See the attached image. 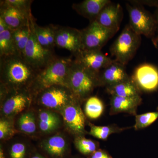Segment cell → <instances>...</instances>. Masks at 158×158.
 I'll list each match as a JSON object with an SVG mask.
<instances>
[{
    "label": "cell",
    "mask_w": 158,
    "mask_h": 158,
    "mask_svg": "<svg viewBox=\"0 0 158 158\" xmlns=\"http://www.w3.org/2000/svg\"><path fill=\"white\" fill-rule=\"evenodd\" d=\"M0 70L5 81L14 87L34 81L38 72L19 54L0 57Z\"/></svg>",
    "instance_id": "1"
},
{
    "label": "cell",
    "mask_w": 158,
    "mask_h": 158,
    "mask_svg": "<svg viewBox=\"0 0 158 158\" xmlns=\"http://www.w3.org/2000/svg\"><path fill=\"white\" fill-rule=\"evenodd\" d=\"M72 61L70 58L56 57L38 71L34 80L36 86L41 90L56 85L68 87L69 73Z\"/></svg>",
    "instance_id": "2"
},
{
    "label": "cell",
    "mask_w": 158,
    "mask_h": 158,
    "mask_svg": "<svg viewBox=\"0 0 158 158\" xmlns=\"http://www.w3.org/2000/svg\"><path fill=\"white\" fill-rule=\"evenodd\" d=\"M98 73L73 60L69 73L67 87L77 98L88 96L98 86Z\"/></svg>",
    "instance_id": "3"
},
{
    "label": "cell",
    "mask_w": 158,
    "mask_h": 158,
    "mask_svg": "<svg viewBox=\"0 0 158 158\" xmlns=\"http://www.w3.org/2000/svg\"><path fill=\"white\" fill-rule=\"evenodd\" d=\"M141 40V36L128 24L111 46L110 52L116 61L126 65L135 55Z\"/></svg>",
    "instance_id": "4"
},
{
    "label": "cell",
    "mask_w": 158,
    "mask_h": 158,
    "mask_svg": "<svg viewBox=\"0 0 158 158\" xmlns=\"http://www.w3.org/2000/svg\"><path fill=\"white\" fill-rule=\"evenodd\" d=\"M131 2V4L126 5L129 17V25L138 35L153 38L156 29V18L142 5Z\"/></svg>",
    "instance_id": "5"
},
{
    "label": "cell",
    "mask_w": 158,
    "mask_h": 158,
    "mask_svg": "<svg viewBox=\"0 0 158 158\" xmlns=\"http://www.w3.org/2000/svg\"><path fill=\"white\" fill-rule=\"evenodd\" d=\"M34 19L31 21V34L23 57L31 66L39 71L48 65L56 57L53 51L44 48L37 40L32 27V21Z\"/></svg>",
    "instance_id": "6"
},
{
    "label": "cell",
    "mask_w": 158,
    "mask_h": 158,
    "mask_svg": "<svg viewBox=\"0 0 158 158\" xmlns=\"http://www.w3.org/2000/svg\"><path fill=\"white\" fill-rule=\"evenodd\" d=\"M81 33L82 50L101 51L103 47L116 34L104 27L96 21L90 23Z\"/></svg>",
    "instance_id": "7"
},
{
    "label": "cell",
    "mask_w": 158,
    "mask_h": 158,
    "mask_svg": "<svg viewBox=\"0 0 158 158\" xmlns=\"http://www.w3.org/2000/svg\"><path fill=\"white\" fill-rule=\"evenodd\" d=\"M56 46L67 50L76 56L83 50L81 30L68 27H56Z\"/></svg>",
    "instance_id": "8"
},
{
    "label": "cell",
    "mask_w": 158,
    "mask_h": 158,
    "mask_svg": "<svg viewBox=\"0 0 158 158\" xmlns=\"http://www.w3.org/2000/svg\"><path fill=\"white\" fill-rule=\"evenodd\" d=\"M131 77L141 91L152 92L158 89V68L155 65L148 63L139 65Z\"/></svg>",
    "instance_id": "9"
},
{
    "label": "cell",
    "mask_w": 158,
    "mask_h": 158,
    "mask_svg": "<svg viewBox=\"0 0 158 158\" xmlns=\"http://www.w3.org/2000/svg\"><path fill=\"white\" fill-rule=\"evenodd\" d=\"M41 93L40 96V102L50 108L65 106L71 98L72 94H73L68 87L62 85H56L44 89Z\"/></svg>",
    "instance_id": "10"
},
{
    "label": "cell",
    "mask_w": 158,
    "mask_h": 158,
    "mask_svg": "<svg viewBox=\"0 0 158 158\" xmlns=\"http://www.w3.org/2000/svg\"><path fill=\"white\" fill-rule=\"evenodd\" d=\"M75 57V61L97 73L113 61L99 50H82Z\"/></svg>",
    "instance_id": "11"
},
{
    "label": "cell",
    "mask_w": 158,
    "mask_h": 158,
    "mask_svg": "<svg viewBox=\"0 0 158 158\" xmlns=\"http://www.w3.org/2000/svg\"><path fill=\"white\" fill-rule=\"evenodd\" d=\"M130 78L126 70L125 65L113 60L99 72L98 86L109 88Z\"/></svg>",
    "instance_id": "12"
},
{
    "label": "cell",
    "mask_w": 158,
    "mask_h": 158,
    "mask_svg": "<svg viewBox=\"0 0 158 158\" xmlns=\"http://www.w3.org/2000/svg\"><path fill=\"white\" fill-rule=\"evenodd\" d=\"M123 17V11L118 3L112 2L102 9L95 21L106 28L117 33Z\"/></svg>",
    "instance_id": "13"
},
{
    "label": "cell",
    "mask_w": 158,
    "mask_h": 158,
    "mask_svg": "<svg viewBox=\"0 0 158 158\" xmlns=\"http://www.w3.org/2000/svg\"><path fill=\"white\" fill-rule=\"evenodd\" d=\"M0 3V18L3 19L11 31L30 23L31 20L28 19L17 9L8 5L4 1H1Z\"/></svg>",
    "instance_id": "14"
},
{
    "label": "cell",
    "mask_w": 158,
    "mask_h": 158,
    "mask_svg": "<svg viewBox=\"0 0 158 158\" xmlns=\"http://www.w3.org/2000/svg\"><path fill=\"white\" fill-rule=\"evenodd\" d=\"M141 102L142 98L140 95L130 98L111 96L110 114L113 115L126 113L136 116L138 106Z\"/></svg>",
    "instance_id": "15"
},
{
    "label": "cell",
    "mask_w": 158,
    "mask_h": 158,
    "mask_svg": "<svg viewBox=\"0 0 158 158\" xmlns=\"http://www.w3.org/2000/svg\"><path fill=\"white\" fill-rule=\"evenodd\" d=\"M111 2L110 0H85L80 3H74L72 5V8L78 14L92 23L95 21L104 7Z\"/></svg>",
    "instance_id": "16"
},
{
    "label": "cell",
    "mask_w": 158,
    "mask_h": 158,
    "mask_svg": "<svg viewBox=\"0 0 158 158\" xmlns=\"http://www.w3.org/2000/svg\"><path fill=\"white\" fill-rule=\"evenodd\" d=\"M63 116L71 130L78 134L85 133V116L78 105L73 104L67 106L63 111Z\"/></svg>",
    "instance_id": "17"
},
{
    "label": "cell",
    "mask_w": 158,
    "mask_h": 158,
    "mask_svg": "<svg viewBox=\"0 0 158 158\" xmlns=\"http://www.w3.org/2000/svg\"><path fill=\"white\" fill-rule=\"evenodd\" d=\"M33 31L37 40L44 48L53 51L56 46L55 40L56 27L50 25L40 27L36 23L35 20L32 21Z\"/></svg>",
    "instance_id": "18"
},
{
    "label": "cell",
    "mask_w": 158,
    "mask_h": 158,
    "mask_svg": "<svg viewBox=\"0 0 158 158\" xmlns=\"http://www.w3.org/2000/svg\"><path fill=\"white\" fill-rule=\"evenodd\" d=\"M106 88L111 96L130 98L140 96L141 90L131 77Z\"/></svg>",
    "instance_id": "19"
},
{
    "label": "cell",
    "mask_w": 158,
    "mask_h": 158,
    "mask_svg": "<svg viewBox=\"0 0 158 158\" xmlns=\"http://www.w3.org/2000/svg\"><path fill=\"white\" fill-rule=\"evenodd\" d=\"M28 97L24 92H15L7 98L3 107V113L7 115L16 114L24 110Z\"/></svg>",
    "instance_id": "20"
},
{
    "label": "cell",
    "mask_w": 158,
    "mask_h": 158,
    "mask_svg": "<svg viewBox=\"0 0 158 158\" xmlns=\"http://www.w3.org/2000/svg\"><path fill=\"white\" fill-rule=\"evenodd\" d=\"M31 32V21L27 25L11 31L15 45L18 53L22 56L23 57L25 49L30 38Z\"/></svg>",
    "instance_id": "21"
},
{
    "label": "cell",
    "mask_w": 158,
    "mask_h": 158,
    "mask_svg": "<svg viewBox=\"0 0 158 158\" xmlns=\"http://www.w3.org/2000/svg\"><path fill=\"white\" fill-rule=\"evenodd\" d=\"M16 54L19 53L15 45L11 30L8 29L0 33V57Z\"/></svg>",
    "instance_id": "22"
},
{
    "label": "cell",
    "mask_w": 158,
    "mask_h": 158,
    "mask_svg": "<svg viewBox=\"0 0 158 158\" xmlns=\"http://www.w3.org/2000/svg\"><path fill=\"white\" fill-rule=\"evenodd\" d=\"M90 135L100 140H106L111 135L123 131L128 127H118L116 125H110L104 126H97L90 124Z\"/></svg>",
    "instance_id": "23"
},
{
    "label": "cell",
    "mask_w": 158,
    "mask_h": 158,
    "mask_svg": "<svg viewBox=\"0 0 158 158\" xmlns=\"http://www.w3.org/2000/svg\"><path fill=\"white\" fill-rule=\"evenodd\" d=\"M104 110L103 103L98 98L90 97L88 99L85 106L86 115L89 118L96 119L100 117Z\"/></svg>",
    "instance_id": "24"
},
{
    "label": "cell",
    "mask_w": 158,
    "mask_h": 158,
    "mask_svg": "<svg viewBox=\"0 0 158 158\" xmlns=\"http://www.w3.org/2000/svg\"><path fill=\"white\" fill-rule=\"evenodd\" d=\"M59 122V118L55 113L48 111L40 113V128L44 132H48L56 129Z\"/></svg>",
    "instance_id": "25"
},
{
    "label": "cell",
    "mask_w": 158,
    "mask_h": 158,
    "mask_svg": "<svg viewBox=\"0 0 158 158\" xmlns=\"http://www.w3.org/2000/svg\"><path fill=\"white\" fill-rule=\"evenodd\" d=\"M66 143L64 138L60 136H55L49 138L45 142L46 150L52 155L60 156L65 151Z\"/></svg>",
    "instance_id": "26"
},
{
    "label": "cell",
    "mask_w": 158,
    "mask_h": 158,
    "mask_svg": "<svg viewBox=\"0 0 158 158\" xmlns=\"http://www.w3.org/2000/svg\"><path fill=\"white\" fill-rule=\"evenodd\" d=\"M158 118V111L136 115L134 129L135 130L143 129L152 124Z\"/></svg>",
    "instance_id": "27"
},
{
    "label": "cell",
    "mask_w": 158,
    "mask_h": 158,
    "mask_svg": "<svg viewBox=\"0 0 158 158\" xmlns=\"http://www.w3.org/2000/svg\"><path fill=\"white\" fill-rule=\"evenodd\" d=\"M5 2L18 10L28 19L31 20L34 18L31 13V6L33 3L32 0H5Z\"/></svg>",
    "instance_id": "28"
},
{
    "label": "cell",
    "mask_w": 158,
    "mask_h": 158,
    "mask_svg": "<svg viewBox=\"0 0 158 158\" xmlns=\"http://www.w3.org/2000/svg\"><path fill=\"white\" fill-rule=\"evenodd\" d=\"M19 123L20 128L25 132L31 134L36 131L35 118L31 113L23 114L19 120Z\"/></svg>",
    "instance_id": "29"
},
{
    "label": "cell",
    "mask_w": 158,
    "mask_h": 158,
    "mask_svg": "<svg viewBox=\"0 0 158 158\" xmlns=\"http://www.w3.org/2000/svg\"><path fill=\"white\" fill-rule=\"evenodd\" d=\"M75 144L77 148L83 154L93 153L96 151V144L90 139L84 137H79L76 140Z\"/></svg>",
    "instance_id": "30"
},
{
    "label": "cell",
    "mask_w": 158,
    "mask_h": 158,
    "mask_svg": "<svg viewBox=\"0 0 158 158\" xmlns=\"http://www.w3.org/2000/svg\"><path fill=\"white\" fill-rule=\"evenodd\" d=\"M26 152L25 145L22 143H15L11 148V158H24Z\"/></svg>",
    "instance_id": "31"
},
{
    "label": "cell",
    "mask_w": 158,
    "mask_h": 158,
    "mask_svg": "<svg viewBox=\"0 0 158 158\" xmlns=\"http://www.w3.org/2000/svg\"><path fill=\"white\" fill-rule=\"evenodd\" d=\"M10 129V124L6 120H1L0 121V138L1 139L5 138L9 133Z\"/></svg>",
    "instance_id": "32"
},
{
    "label": "cell",
    "mask_w": 158,
    "mask_h": 158,
    "mask_svg": "<svg viewBox=\"0 0 158 158\" xmlns=\"http://www.w3.org/2000/svg\"><path fill=\"white\" fill-rule=\"evenodd\" d=\"M91 158H111L106 153L102 150L97 151L94 152Z\"/></svg>",
    "instance_id": "33"
},
{
    "label": "cell",
    "mask_w": 158,
    "mask_h": 158,
    "mask_svg": "<svg viewBox=\"0 0 158 158\" xmlns=\"http://www.w3.org/2000/svg\"><path fill=\"white\" fill-rule=\"evenodd\" d=\"M156 32H157V34L156 37L153 38L152 40L154 44L156 46V47L157 48H158V11L156 18Z\"/></svg>",
    "instance_id": "34"
},
{
    "label": "cell",
    "mask_w": 158,
    "mask_h": 158,
    "mask_svg": "<svg viewBox=\"0 0 158 158\" xmlns=\"http://www.w3.org/2000/svg\"><path fill=\"white\" fill-rule=\"evenodd\" d=\"M9 29L8 26L6 25V23L2 18H0V33L6 31L7 29Z\"/></svg>",
    "instance_id": "35"
},
{
    "label": "cell",
    "mask_w": 158,
    "mask_h": 158,
    "mask_svg": "<svg viewBox=\"0 0 158 158\" xmlns=\"http://www.w3.org/2000/svg\"><path fill=\"white\" fill-rule=\"evenodd\" d=\"M0 158H4L3 151L2 150V149H1V152H0Z\"/></svg>",
    "instance_id": "36"
},
{
    "label": "cell",
    "mask_w": 158,
    "mask_h": 158,
    "mask_svg": "<svg viewBox=\"0 0 158 158\" xmlns=\"http://www.w3.org/2000/svg\"><path fill=\"white\" fill-rule=\"evenodd\" d=\"M32 158H44L40 156H34Z\"/></svg>",
    "instance_id": "37"
}]
</instances>
